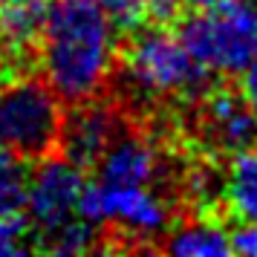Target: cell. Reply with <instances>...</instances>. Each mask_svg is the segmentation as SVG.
Masks as SVG:
<instances>
[{
	"label": "cell",
	"instance_id": "cell-5",
	"mask_svg": "<svg viewBox=\"0 0 257 257\" xmlns=\"http://www.w3.org/2000/svg\"><path fill=\"white\" fill-rule=\"evenodd\" d=\"M61 95L47 78L24 70L0 72V145L21 159L49 156L61 139Z\"/></svg>",
	"mask_w": 257,
	"mask_h": 257
},
{
	"label": "cell",
	"instance_id": "cell-12",
	"mask_svg": "<svg viewBox=\"0 0 257 257\" xmlns=\"http://www.w3.org/2000/svg\"><path fill=\"white\" fill-rule=\"evenodd\" d=\"M165 251L179 257H220L231 254V231H225L220 222L214 220H191L185 225H179L174 231H168L162 243Z\"/></svg>",
	"mask_w": 257,
	"mask_h": 257
},
{
	"label": "cell",
	"instance_id": "cell-7",
	"mask_svg": "<svg viewBox=\"0 0 257 257\" xmlns=\"http://www.w3.org/2000/svg\"><path fill=\"white\" fill-rule=\"evenodd\" d=\"M121 116L116 107L101 101H81L61 124V153L78 168H95L110 145L121 136Z\"/></svg>",
	"mask_w": 257,
	"mask_h": 257
},
{
	"label": "cell",
	"instance_id": "cell-4",
	"mask_svg": "<svg viewBox=\"0 0 257 257\" xmlns=\"http://www.w3.org/2000/svg\"><path fill=\"white\" fill-rule=\"evenodd\" d=\"M179 38L214 75H243L257 61V0H217L188 9Z\"/></svg>",
	"mask_w": 257,
	"mask_h": 257
},
{
	"label": "cell",
	"instance_id": "cell-8",
	"mask_svg": "<svg viewBox=\"0 0 257 257\" xmlns=\"http://www.w3.org/2000/svg\"><path fill=\"white\" fill-rule=\"evenodd\" d=\"M202 139L217 153H237L257 142V113L248 107L243 93L214 90L202 95L199 110Z\"/></svg>",
	"mask_w": 257,
	"mask_h": 257
},
{
	"label": "cell",
	"instance_id": "cell-10",
	"mask_svg": "<svg viewBox=\"0 0 257 257\" xmlns=\"http://www.w3.org/2000/svg\"><path fill=\"white\" fill-rule=\"evenodd\" d=\"M52 0H0V55L12 67L38 49Z\"/></svg>",
	"mask_w": 257,
	"mask_h": 257
},
{
	"label": "cell",
	"instance_id": "cell-16",
	"mask_svg": "<svg viewBox=\"0 0 257 257\" xmlns=\"http://www.w3.org/2000/svg\"><path fill=\"white\" fill-rule=\"evenodd\" d=\"M188 12V0H151V12H148V24L153 26H171L182 21Z\"/></svg>",
	"mask_w": 257,
	"mask_h": 257
},
{
	"label": "cell",
	"instance_id": "cell-1",
	"mask_svg": "<svg viewBox=\"0 0 257 257\" xmlns=\"http://www.w3.org/2000/svg\"><path fill=\"white\" fill-rule=\"evenodd\" d=\"M116 26L98 0H52L38 64L61 101L81 104L101 93L118 61Z\"/></svg>",
	"mask_w": 257,
	"mask_h": 257
},
{
	"label": "cell",
	"instance_id": "cell-11",
	"mask_svg": "<svg viewBox=\"0 0 257 257\" xmlns=\"http://www.w3.org/2000/svg\"><path fill=\"white\" fill-rule=\"evenodd\" d=\"M222 202L240 222H257V142L231 153L222 171Z\"/></svg>",
	"mask_w": 257,
	"mask_h": 257
},
{
	"label": "cell",
	"instance_id": "cell-6",
	"mask_svg": "<svg viewBox=\"0 0 257 257\" xmlns=\"http://www.w3.org/2000/svg\"><path fill=\"white\" fill-rule=\"evenodd\" d=\"M81 214L95 225H116L136 240L162 237L171 228L174 208L162 191L151 185H113L101 179H87L81 194Z\"/></svg>",
	"mask_w": 257,
	"mask_h": 257
},
{
	"label": "cell",
	"instance_id": "cell-15",
	"mask_svg": "<svg viewBox=\"0 0 257 257\" xmlns=\"http://www.w3.org/2000/svg\"><path fill=\"white\" fill-rule=\"evenodd\" d=\"M98 3L113 21V26L121 32H136L142 24H148L151 0H98Z\"/></svg>",
	"mask_w": 257,
	"mask_h": 257
},
{
	"label": "cell",
	"instance_id": "cell-14",
	"mask_svg": "<svg viewBox=\"0 0 257 257\" xmlns=\"http://www.w3.org/2000/svg\"><path fill=\"white\" fill-rule=\"evenodd\" d=\"M35 248L38 240L26 217H18V211L0 217V257H24Z\"/></svg>",
	"mask_w": 257,
	"mask_h": 257
},
{
	"label": "cell",
	"instance_id": "cell-18",
	"mask_svg": "<svg viewBox=\"0 0 257 257\" xmlns=\"http://www.w3.org/2000/svg\"><path fill=\"white\" fill-rule=\"evenodd\" d=\"M240 93H243V98L248 101V107L257 113V61L243 72V90H240Z\"/></svg>",
	"mask_w": 257,
	"mask_h": 257
},
{
	"label": "cell",
	"instance_id": "cell-13",
	"mask_svg": "<svg viewBox=\"0 0 257 257\" xmlns=\"http://www.w3.org/2000/svg\"><path fill=\"white\" fill-rule=\"evenodd\" d=\"M26 182H29V171L24 159L0 145V217L24 208Z\"/></svg>",
	"mask_w": 257,
	"mask_h": 257
},
{
	"label": "cell",
	"instance_id": "cell-2",
	"mask_svg": "<svg viewBox=\"0 0 257 257\" xmlns=\"http://www.w3.org/2000/svg\"><path fill=\"white\" fill-rule=\"evenodd\" d=\"M84 168L61 156H41L26 182V220L35 231L38 251L84 254L93 251L98 225L81 214Z\"/></svg>",
	"mask_w": 257,
	"mask_h": 257
},
{
	"label": "cell",
	"instance_id": "cell-9",
	"mask_svg": "<svg viewBox=\"0 0 257 257\" xmlns=\"http://www.w3.org/2000/svg\"><path fill=\"white\" fill-rule=\"evenodd\" d=\"M95 179L113 182V185H151L159 182L162 174V156L151 139L139 133H121L110 151L95 165Z\"/></svg>",
	"mask_w": 257,
	"mask_h": 257
},
{
	"label": "cell",
	"instance_id": "cell-17",
	"mask_svg": "<svg viewBox=\"0 0 257 257\" xmlns=\"http://www.w3.org/2000/svg\"><path fill=\"white\" fill-rule=\"evenodd\" d=\"M231 248L243 257H257V222H240L234 228Z\"/></svg>",
	"mask_w": 257,
	"mask_h": 257
},
{
	"label": "cell",
	"instance_id": "cell-3",
	"mask_svg": "<svg viewBox=\"0 0 257 257\" xmlns=\"http://www.w3.org/2000/svg\"><path fill=\"white\" fill-rule=\"evenodd\" d=\"M121 72L136 98L148 101L202 98L214 81V72L202 67L179 32H168V26L142 29L124 49Z\"/></svg>",
	"mask_w": 257,
	"mask_h": 257
}]
</instances>
